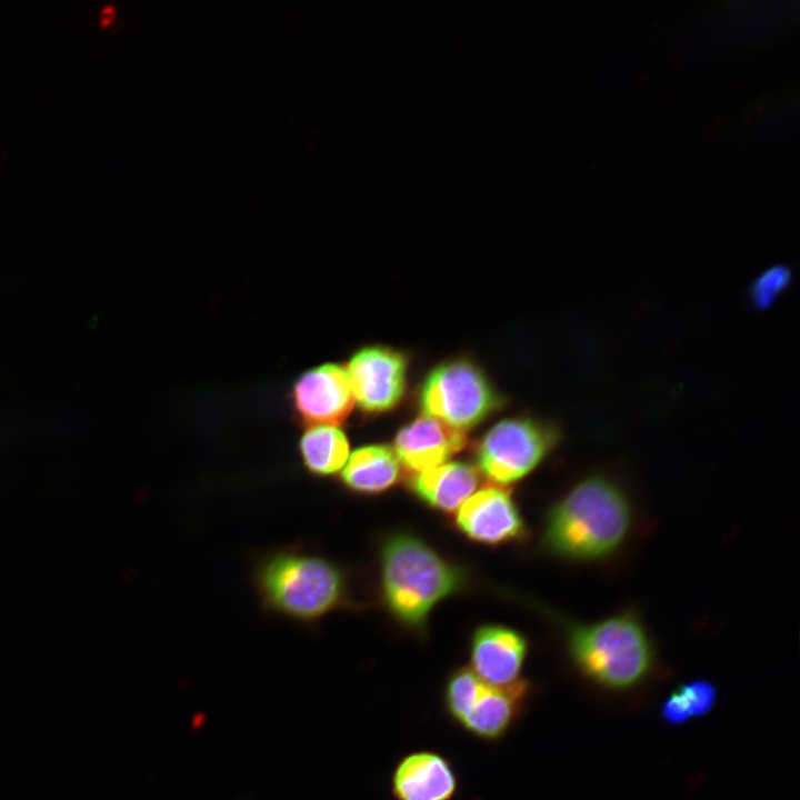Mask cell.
<instances>
[{"instance_id":"15","label":"cell","mask_w":800,"mask_h":800,"mask_svg":"<svg viewBox=\"0 0 800 800\" xmlns=\"http://www.w3.org/2000/svg\"><path fill=\"white\" fill-rule=\"evenodd\" d=\"M392 448L372 444L357 449L342 471L344 486L362 494L382 492L400 478V463Z\"/></svg>"},{"instance_id":"19","label":"cell","mask_w":800,"mask_h":800,"mask_svg":"<svg viewBox=\"0 0 800 800\" xmlns=\"http://www.w3.org/2000/svg\"><path fill=\"white\" fill-rule=\"evenodd\" d=\"M661 714L667 722L672 724L683 723L691 717L689 708L678 689L663 702Z\"/></svg>"},{"instance_id":"17","label":"cell","mask_w":800,"mask_h":800,"mask_svg":"<svg viewBox=\"0 0 800 800\" xmlns=\"http://www.w3.org/2000/svg\"><path fill=\"white\" fill-rule=\"evenodd\" d=\"M790 280V272L783 266L766 270L751 288L752 302L759 308H766L783 291Z\"/></svg>"},{"instance_id":"11","label":"cell","mask_w":800,"mask_h":800,"mask_svg":"<svg viewBox=\"0 0 800 800\" xmlns=\"http://www.w3.org/2000/svg\"><path fill=\"white\" fill-rule=\"evenodd\" d=\"M466 442L463 431L426 414L398 432L393 451L407 469L419 473L440 466Z\"/></svg>"},{"instance_id":"9","label":"cell","mask_w":800,"mask_h":800,"mask_svg":"<svg viewBox=\"0 0 800 800\" xmlns=\"http://www.w3.org/2000/svg\"><path fill=\"white\" fill-rule=\"evenodd\" d=\"M457 526L470 539L498 544L523 534V521L510 493L489 486L468 498L457 513Z\"/></svg>"},{"instance_id":"6","label":"cell","mask_w":800,"mask_h":800,"mask_svg":"<svg viewBox=\"0 0 800 800\" xmlns=\"http://www.w3.org/2000/svg\"><path fill=\"white\" fill-rule=\"evenodd\" d=\"M528 692L524 681L493 686L472 670L459 669L446 689V703L452 717L471 733L494 739L513 721Z\"/></svg>"},{"instance_id":"2","label":"cell","mask_w":800,"mask_h":800,"mask_svg":"<svg viewBox=\"0 0 800 800\" xmlns=\"http://www.w3.org/2000/svg\"><path fill=\"white\" fill-rule=\"evenodd\" d=\"M384 601L403 624L419 629L431 609L456 592L461 571L419 538L408 533L389 537L381 550Z\"/></svg>"},{"instance_id":"10","label":"cell","mask_w":800,"mask_h":800,"mask_svg":"<svg viewBox=\"0 0 800 800\" xmlns=\"http://www.w3.org/2000/svg\"><path fill=\"white\" fill-rule=\"evenodd\" d=\"M293 398L304 420L330 426L346 419L354 400L347 371L332 363L302 374L294 386Z\"/></svg>"},{"instance_id":"1","label":"cell","mask_w":800,"mask_h":800,"mask_svg":"<svg viewBox=\"0 0 800 800\" xmlns=\"http://www.w3.org/2000/svg\"><path fill=\"white\" fill-rule=\"evenodd\" d=\"M628 497L611 480L590 477L579 482L550 511L544 543L573 560H598L613 553L631 527Z\"/></svg>"},{"instance_id":"5","label":"cell","mask_w":800,"mask_h":800,"mask_svg":"<svg viewBox=\"0 0 800 800\" xmlns=\"http://www.w3.org/2000/svg\"><path fill=\"white\" fill-rule=\"evenodd\" d=\"M424 413L463 431L483 420L498 406V398L483 373L459 360L436 368L420 396Z\"/></svg>"},{"instance_id":"13","label":"cell","mask_w":800,"mask_h":800,"mask_svg":"<svg viewBox=\"0 0 800 800\" xmlns=\"http://www.w3.org/2000/svg\"><path fill=\"white\" fill-rule=\"evenodd\" d=\"M456 786L450 764L432 752L406 757L392 778V789L398 800H449Z\"/></svg>"},{"instance_id":"8","label":"cell","mask_w":800,"mask_h":800,"mask_svg":"<svg viewBox=\"0 0 800 800\" xmlns=\"http://www.w3.org/2000/svg\"><path fill=\"white\" fill-rule=\"evenodd\" d=\"M346 371L353 399L366 411L389 410L403 394L406 360L391 349L364 348L351 358Z\"/></svg>"},{"instance_id":"16","label":"cell","mask_w":800,"mask_h":800,"mask_svg":"<svg viewBox=\"0 0 800 800\" xmlns=\"http://www.w3.org/2000/svg\"><path fill=\"white\" fill-rule=\"evenodd\" d=\"M306 468L317 476H330L347 462L349 442L342 430L330 424L309 428L300 441Z\"/></svg>"},{"instance_id":"12","label":"cell","mask_w":800,"mask_h":800,"mask_svg":"<svg viewBox=\"0 0 800 800\" xmlns=\"http://www.w3.org/2000/svg\"><path fill=\"white\" fill-rule=\"evenodd\" d=\"M526 652L527 642L519 632L503 626H483L472 637V671L489 684H511L517 681Z\"/></svg>"},{"instance_id":"14","label":"cell","mask_w":800,"mask_h":800,"mask_svg":"<svg viewBox=\"0 0 800 800\" xmlns=\"http://www.w3.org/2000/svg\"><path fill=\"white\" fill-rule=\"evenodd\" d=\"M478 482L472 466L450 462L417 473L410 480V489L430 507L451 512L469 498Z\"/></svg>"},{"instance_id":"7","label":"cell","mask_w":800,"mask_h":800,"mask_svg":"<svg viewBox=\"0 0 800 800\" xmlns=\"http://www.w3.org/2000/svg\"><path fill=\"white\" fill-rule=\"evenodd\" d=\"M557 432L528 419H508L480 440L476 456L480 470L493 482H514L532 469L557 443Z\"/></svg>"},{"instance_id":"3","label":"cell","mask_w":800,"mask_h":800,"mask_svg":"<svg viewBox=\"0 0 800 800\" xmlns=\"http://www.w3.org/2000/svg\"><path fill=\"white\" fill-rule=\"evenodd\" d=\"M263 604L300 621H312L338 608L346 579L331 561L302 552H279L263 560L256 576Z\"/></svg>"},{"instance_id":"18","label":"cell","mask_w":800,"mask_h":800,"mask_svg":"<svg viewBox=\"0 0 800 800\" xmlns=\"http://www.w3.org/2000/svg\"><path fill=\"white\" fill-rule=\"evenodd\" d=\"M686 701L691 717L708 713L714 704L717 691L713 684L704 680L692 681L678 688Z\"/></svg>"},{"instance_id":"4","label":"cell","mask_w":800,"mask_h":800,"mask_svg":"<svg viewBox=\"0 0 800 800\" xmlns=\"http://www.w3.org/2000/svg\"><path fill=\"white\" fill-rule=\"evenodd\" d=\"M570 654L579 670L597 684L626 690L641 682L653 662L649 637L631 614H618L570 629Z\"/></svg>"}]
</instances>
